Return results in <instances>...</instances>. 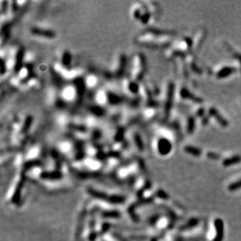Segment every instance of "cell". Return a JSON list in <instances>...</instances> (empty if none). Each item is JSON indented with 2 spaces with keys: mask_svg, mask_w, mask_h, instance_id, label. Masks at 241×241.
<instances>
[{
  "mask_svg": "<svg viewBox=\"0 0 241 241\" xmlns=\"http://www.w3.org/2000/svg\"><path fill=\"white\" fill-rule=\"evenodd\" d=\"M224 226L221 219H214L208 231V241H222L224 235Z\"/></svg>",
  "mask_w": 241,
  "mask_h": 241,
  "instance_id": "6da1fadb",
  "label": "cell"
},
{
  "mask_svg": "<svg viewBox=\"0 0 241 241\" xmlns=\"http://www.w3.org/2000/svg\"><path fill=\"white\" fill-rule=\"evenodd\" d=\"M241 188V179H239L236 182L230 183L228 186V190L229 191H235V190H239Z\"/></svg>",
  "mask_w": 241,
  "mask_h": 241,
  "instance_id": "7a4b0ae2",
  "label": "cell"
}]
</instances>
